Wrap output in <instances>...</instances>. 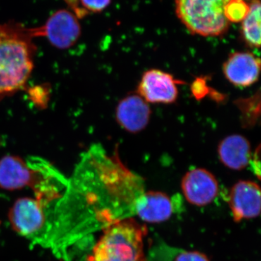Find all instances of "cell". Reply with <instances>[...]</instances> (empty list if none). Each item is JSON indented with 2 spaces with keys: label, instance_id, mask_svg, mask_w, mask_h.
Segmentation results:
<instances>
[{
  "label": "cell",
  "instance_id": "6da1fadb",
  "mask_svg": "<svg viewBox=\"0 0 261 261\" xmlns=\"http://www.w3.org/2000/svg\"><path fill=\"white\" fill-rule=\"evenodd\" d=\"M32 29L0 24V99L23 88L32 74L36 46Z\"/></svg>",
  "mask_w": 261,
  "mask_h": 261
},
{
  "label": "cell",
  "instance_id": "7a4b0ae2",
  "mask_svg": "<svg viewBox=\"0 0 261 261\" xmlns=\"http://www.w3.org/2000/svg\"><path fill=\"white\" fill-rule=\"evenodd\" d=\"M89 261H145L140 224L124 219L110 225L94 245Z\"/></svg>",
  "mask_w": 261,
  "mask_h": 261
},
{
  "label": "cell",
  "instance_id": "3957f363",
  "mask_svg": "<svg viewBox=\"0 0 261 261\" xmlns=\"http://www.w3.org/2000/svg\"><path fill=\"white\" fill-rule=\"evenodd\" d=\"M229 0H176L178 18L190 32L202 37H219L227 32L225 10Z\"/></svg>",
  "mask_w": 261,
  "mask_h": 261
},
{
  "label": "cell",
  "instance_id": "277c9868",
  "mask_svg": "<svg viewBox=\"0 0 261 261\" xmlns=\"http://www.w3.org/2000/svg\"><path fill=\"white\" fill-rule=\"evenodd\" d=\"M51 164L39 158L27 161L15 155H6L0 159V188L15 191L25 187L35 190L47 176Z\"/></svg>",
  "mask_w": 261,
  "mask_h": 261
},
{
  "label": "cell",
  "instance_id": "5b68a950",
  "mask_svg": "<svg viewBox=\"0 0 261 261\" xmlns=\"http://www.w3.org/2000/svg\"><path fill=\"white\" fill-rule=\"evenodd\" d=\"M32 31L34 38H47L54 47L65 49L74 45L80 39L82 29L74 13L61 10L53 13L42 27Z\"/></svg>",
  "mask_w": 261,
  "mask_h": 261
},
{
  "label": "cell",
  "instance_id": "8992f818",
  "mask_svg": "<svg viewBox=\"0 0 261 261\" xmlns=\"http://www.w3.org/2000/svg\"><path fill=\"white\" fill-rule=\"evenodd\" d=\"M45 204L37 198L22 197L15 201L8 214V219L15 232L24 237H32L47 224Z\"/></svg>",
  "mask_w": 261,
  "mask_h": 261
},
{
  "label": "cell",
  "instance_id": "52a82bcc",
  "mask_svg": "<svg viewBox=\"0 0 261 261\" xmlns=\"http://www.w3.org/2000/svg\"><path fill=\"white\" fill-rule=\"evenodd\" d=\"M178 84L179 81L163 70H147L139 84V95L147 103L170 104L177 99Z\"/></svg>",
  "mask_w": 261,
  "mask_h": 261
},
{
  "label": "cell",
  "instance_id": "ba28073f",
  "mask_svg": "<svg viewBox=\"0 0 261 261\" xmlns=\"http://www.w3.org/2000/svg\"><path fill=\"white\" fill-rule=\"evenodd\" d=\"M181 190L189 203L205 206L217 197L219 182L214 175L205 168H195L188 171L182 178Z\"/></svg>",
  "mask_w": 261,
  "mask_h": 261
},
{
  "label": "cell",
  "instance_id": "9c48e42d",
  "mask_svg": "<svg viewBox=\"0 0 261 261\" xmlns=\"http://www.w3.org/2000/svg\"><path fill=\"white\" fill-rule=\"evenodd\" d=\"M228 205L237 222L255 219L260 213V187L251 181L237 182L230 190Z\"/></svg>",
  "mask_w": 261,
  "mask_h": 261
},
{
  "label": "cell",
  "instance_id": "30bf717a",
  "mask_svg": "<svg viewBox=\"0 0 261 261\" xmlns=\"http://www.w3.org/2000/svg\"><path fill=\"white\" fill-rule=\"evenodd\" d=\"M260 61L249 51H238L228 57L223 66L226 80L238 87H247L257 82L260 75Z\"/></svg>",
  "mask_w": 261,
  "mask_h": 261
},
{
  "label": "cell",
  "instance_id": "8fae6325",
  "mask_svg": "<svg viewBox=\"0 0 261 261\" xmlns=\"http://www.w3.org/2000/svg\"><path fill=\"white\" fill-rule=\"evenodd\" d=\"M150 115L148 103L137 94L123 98L116 108L117 121L123 129L130 133H138L145 129Z\"/></svg>",
  "mask_w": 261,
  "mask_h": 261
},
{
  "label": "cell",
  "instance_id": "7c38bea8",
  "mask_svg": "<svg viewBox=\"0 0 261 261\" xmlns=\"http://www.w3.org/2000/svg\"><path fill=\"white\" fill-rule=\"evenodd\" d=\"M136 213L141 219L151 224L164 222L173 213V202L164 192L148 191L140 194L135 202Z\"/></svg>",
  "mask_w": 261,
  "mask_h": 261
},
{
  "label": "cell",
  "instance_id": "4fadbf2b",
  "mask_svg": "<svg viewBox=\"0 0 261 261\" xmlns=\"http://www.w3.org/2000/svg\"><path fill=\"white\" fill-rule=\"evenodd\" d=\"M218 153L220 161L226 167L236 171L246 168L252 159L250 142L239 135L228 136L221 141Z\"/></svg>",
  "mask_w": 261,
  "mask_h": 261
},
{
  "label": "cell",
  "instance_id": "5bb4252c",
  "mask_svg": "<svg viewBox=\"0 0 261 261\" xmlns=\"http://www.w3.org/2000/svg\"><path fill=\"white\" fill-rule=\"evenodd\" d=\"M244 39L249 46L259 48L260 46V3L252 0L249 5L248 13L242 21Z\"/></svg>",
  "mask_w": 261,
  "mask_h": 261
},
{
  "label": "cell",
  "instance_id": "9a60e30c",
  "mask_svg": "<svg viewBox=\"0 0 261 261\" xmlns=\"http://www.w3.org/2000/svg\"><path fill=\"white\" fill-rule=\"evenodd\" d=\"M77 18H83L90 13H99L108 8L111 0H65Z\"/></svg>",
  "mask_w": 261,
  "mask_h": 261
},
{
  "label": "cell",
  "instance_id": "2e32d148",
  "mask_svg": "<svg viewBox=\"0 0 261 261\" xmlns=\"http://www.w3.org/2000/svg\"><path fill=\"white\" fill-rule=\"evenodd\" d=\"M249 5L244 0H229L225 10V15L229 23L243 21L248 13Z\"/></svg>",
  "mask_w": 261,
  "mask_h": 261
},
{
  "label": "cell",
  "instance_id": "e0dca14e",
  "mask_svg": "<svg viewBox=\"0 0 261 261\" xmlns=\"http://www.w3.org/2000/svg\"><path fill=\"white\" fill-rule=\"evenodd\" d=\"M174 261H210L208 257L202 252L187 251L180 253Z\"/></svg>",
  "mask_w": 261,
  "mask_h": 261
}]
</instances>
